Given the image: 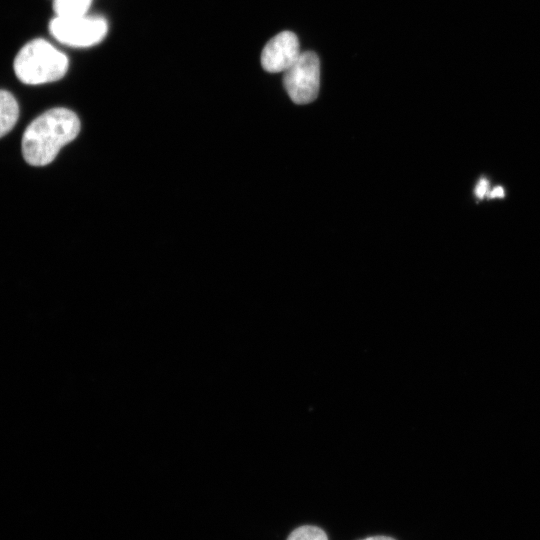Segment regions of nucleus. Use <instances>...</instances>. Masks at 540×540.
<instances>
[{
	"label": "nucleus",
	"instance_id": "11",
	"mask_svg": "<svg viewBox=\"0 0 540 540\" xmlns=\"http://www.w3.org/2000/svg\"><path fill=\"white\" fill-rule=\"evenodd\" d=\"M362 540H395L388 536H374V537H368Z\"/></svg>",
	"mask_w": 540,
	"mask_h": 540
},
{
	"label": "nucleus",
	"instance_id": "1",
	"mask_svg": "<svg viewBox=\"0 0 540 540\" xmlns=\"http://www.w3.org/2000/svg\"><path fill=\"white\" fill-rule=\"evenodd\" d=\"M80 120L64 107L49 109L35 118L22 137V154L32 166L51 163L60 149L73 141L80 132Z\"/></svg>",
	"mask_w": 540,
	"mask_h": 540
},
{
	"label": "nucleus",
	"instance_id": "5",
	"mask_svg": "<svg viewBox=\"0 0 540 540\" xmlns=\"http://www.w3.org/2000/svg\"><path fill=\"white\" fill-rule=\"evenodd\" d=\"M300 54L297 36L283 31L267 42L261 54V64L268 72H285Z\"/></svg>",
	"mask_w": 540,
	"mask_h": 540
},
{
	"label": "nucleus",
	"instance_id": "10",
	"mask_svg": "<svg viewBox=\"0 0 540 540\" xmlns=\"http://www.w3.org/2000/svg\"><path fill=\"white\" fill-rule=\"evenodd\" d=\"M491 198H495V197H503L504 196V190L502 187L498 186V187H495L491 192H490V195H489Z\"/></svg>",
	"mask_w": 540,
	"mask_h": 540
},
{
	"label": "nucleus",
	"instance_id": "4",
	"mask_svg": "<svg viewBox=\"0 0 540 540\" xmlns=\"http://www.w3.org/2000/svg\"><path fill=\"white\" fill-rule=\"evenodd\" d=\"M283 84L290 99L296 104L312 102L320 86V62L311 51L303 52L284 72Z\"/></svg>",
	"mask_w": 540,
	"mask_h": 540
},
{
	"label": "nucleus",
	"instance_id": "6",
	"mask_svg": "<svg viewBox=\"0 0 540 540\" xmlns=\"http://www.w3.org/2000/svg\"><path fill=\"white\" fill-rule=\"evenodd\" d=\"M18 117L19 106L17 100L9 91L0 89V138L11 131Z\"/></svg>",
	"mask_w": 540,
	"mask_h": 540
},
{
	"label": "nucleus",
	"instance_id": "8",
	"mask_svg": "<svg viewBox=\"0 0 540 540\" xmlns=\"http://www.w3.org/2000/svg\"><path fill=\"white\" fill-rule=\"evenodd\" d=\"M287 540H328V537L321 528L304 525L293 530Z\"/></svg>",
	"mask_w": 540,
	"mask_h": 540
},
{
	"label": "nucleus",
	"instance_id": "3",
	"mask_svg": "<svg viewBox=\"0 0 540 540\" xmlns=\"http://www.w3.org/2000/svg\"><path fill=\"white\" fill-rule=\"evenodd\" d=\"M50 34L60 43L71 47H90L101 42L108 24L102 17H55L49 23Z\"/></svg>",
	"mask_w": 540,
	"mask_h": 540
},
{
	"label": "nucleus",
	"instance_id": "7",
	"mask_svg": "<svg viewBox=\"0 0 540 540\" xmlns=\"http://www.w3.org/2000/svg\"><path fill=\"white\" fill-rule=\"evenodd\" d=\"M92 0H54L53 10L57 17L86 15Z\"/></svg>",
	"mask_w": 540,
	"mask_h": 540
},
{
	"label": "nucleus",
	"instance_id": "2",
	"mask_svg": "<svg viewBox=\"0 0 540 540\" xmlns=\"http://www.w3.org/2000/svg\"><path fill=\"white\" fill-rule=\"evenodd\" d=\"M68 67L67 56L41 38L33 39L22 46L13 62L15 75L28 85L57 81L66 74Z\"/></svg>",
	"mask_w": 540,
	"mask_h": 540
},
{
	"label": "nucleus",
	"instance_id": "9",
	"mask_svg": "<svg viewBox=\"0 0 540 540\" xmlns=\"http://www.w3.org/2000/svg\"><path fill=\"white\" fill-rule=\"evenodd\" d=\"M488 187V181L485 178H482L475 189V194L477 195V197L480 199L483 198L488 190Z\"/></svg>",
	"mask_w": 540,
	"mask_h": 540
}]
</instances>
